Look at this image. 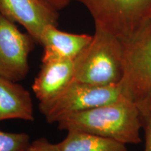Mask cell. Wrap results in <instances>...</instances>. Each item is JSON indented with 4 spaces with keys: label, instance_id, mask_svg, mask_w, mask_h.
Listing matches in <instances>:
<instances>
[{
    "label": "cell",
    "instance_id": "cell-1",
    "mask_svg": "<svg viewBox=\"0 0 151 151\" xmlns=\"http://www.w3.org/2000/svg\"><path fill=\"white\" fill-rule=\"evenodd\" d=\"M66 131L83 132L119 141L124 144L141 142L143 117L137 104L123 97L113 102L69 115L58 122Z\"/></svg>",
    "mask_w": 151,
    "mask_h": 151
},
{
    "label": "cell",
    "instance_id": "cell-2",
    "mask_svg": "<svg viewBox=\"0 0 151 151\" xmlns=\"http://www.w3.org/2000/svg\"><path fill=\"white\" fill-rule=\"evenodd\" d=\"M123 76L122 41L95 27L92 41L74 60L73 81L98 86H116L121 83Z\"/></svg>",
    "mask_w": 151,
    "mask_h": 151
},
{
    "label": "cell",
    "instance_id": "cell-3",
    "mask_svg": "<svg viewBox=\"0 0 151 151\" xmlns=\"http://www.w3.org/2000/svg\"><path fill=\"white\" fill-rule=\"evenodd\" d=\"M86 7L95 27L127 41L151 22V0H73Z\"/></svg>",
    "mask_w": 151,
    "mask_h": 151
},
{
    "label": "cell",
    "instance_id": "cell-4",
    "mask_svg": "<svg viewBox=\"0 0 151 151\" xmlns=\"http://www.w3.org/2000/svg\"><path fill=\"white\" fill-rule=\"evenodd\" d=\"M122 43L124 76L120 84L143 118L151 106V22Z\"/></svg>",
    "mask_w": 151,
    "mask_h": 151
},
{
    "label": "cell",
    "instance_id": "cell-5",
    "mask_svg": "<svg viewBox=\"0 0 151 151\" xmlns=\"http://www.w3.org/2000/svg\"><path fill=\"white\" fill-rule=\"evenodd\" d=\"M126 97L121 84L98 86L72 81L59 94L39 102V110L49 123L64 117L107 104Z\"/></svg>",
    "mask_w": 151,
    "mask_h": 151
},
{
    "label": "cell",
    "instance_id": "cell-6",
    "mask_svg": "<svg viewBox=\"0 0 151 151\" xmlns=\"http://www.w3.org/2000/svg\"><path fill=\"white\" fill-rule=\"evenodd\" d=\"M35 41L0 14V76L18 82L29 71L28 57Z\"/></svg>",
    "mask_w": 151,
    "mask_h": 151
},
{
    "label": "cell",
    "instance_id": "cell-7",
    "mask_svg": "<svg viewBox=\"0 0 151 151\" xmlns=\"http://www.w3.org/2000/svg\"><path fill=\"white\" fill-rule=\"evenodd\" d=\"M0 14L10 21L21 24L38 43L46 26L58 25L59 13L41 0H0Z\"/></svg>",
    "mask_w": 151,
    "mask_h": 151
},
{
    "label": "cell",
    "instance_id": "cell-8",
    "mask_svg": "<svg viewBox=\"0 0 151 151\" xmlns=\"http://www.w3.org/2000/svg\"><path fill=\"white\" fill-rule=\"evenodd\" d=\"M74 60H53L42 62L32 85L39 102L48 101L62 92L73 81Z\"/></svg>",
    "mask_w": 151,
    "mask_h": 151
},
{
    "label": "cell",
    "instance_id": "cell-9",
    "mask_svg": "<svg viewBox=\"0 0 151 151\" xmlns=\"http://www.w3.org/2000/svg\"><path fill=\"white\" fill-rule=\"evenodd\" d=\"M92 36L62 32L48 24L41 33L40 43L44 52L41 62L53 60H75L92 41Z\"/></svg>",
    "mask_w": 151,
    "mask_h": 151
},
{
    "label": "cell",
    "instance_id": "cell-10",
    "mask_svg": "<svg viewBox=\"0 0 151 151\" xmlns=\"http://www.w3.org/2000/svg\"><path fill=\"white\" fill-rule=\"evenodd\" d=\"M9 119L34 120L32 99L22 86L0 76V121Z\"/></svg>",
    "mask_w": 151,
    "mask_h": 151
},
{
    "label": "cell",
    "instance_id": "cell-11",
    "mask_svg": "<svg viewBox=\"0 0 151 151\" xmlns=\"http://www.w3.org/2000/svg\"><path fill=\"white\" fill-rule=\"evenodd\" d=\"M61 142L57 143L58 151H129L126 144L83 132L69 131Z\"/></svg>",
    "mask_w": 151,
    "mask_h": 151
},
{
    "label": "cell",
    "instance_id": "cell-12",
    "mask_svg": "<svg viewBox=\"0 0 151 151\" xmlns=\"http://www.w3.org/2000/svg\"><path fill=\"white\" fill-rule=\"evenodd\" d=\"M30 143L27 134L11 133L0 130V151H27Z\"/></svg>",
    "mask_w": 151,
    "mask_h": 151
},
{
    "label": "cell",
    "instance_id": "cell-13",
    "mask_svg": "<svg viewBox=\"0 0 151 151\" xmlns=\"http://www.w3.org/2000/svg\"><path fill=\"white\" fill-rule=\"evenodd\" d=\"M27 151H58L56 144L50 143L45 138H40L30 143Z\"/></svg>",
    "mask_w": 151,
    "mask_h": 151
},
{
    "label": "cell",
    "instance_id": "cell-14",
    "mask_svg": "<svg viewBox=\"0 0 151 151\" xmlns=\"http://www.w3.org/2000/svg\"><path fill=\"white\" fill-rule=\"evenodd\" d=\"M145 131L144 151H151V106L143 118Z\"/></svg>",
    "mask_w": 151,
    "mask_h": 151
},
{
    "label": "cell",
    "instance_id": "cell-15",
    "mask_svg": "<svg viewBox=\"0 0 151 151\" xmlns=\"http://www.w3.org/2000/svg\"><path fill=\"white\" fill-rule=\"evenodd\" d=\"M49 8L59 12L69 5L71 0H41Z\"/></svg>",
    "mask_w": 151,
    "mask_h": 151
}]
</instances>
